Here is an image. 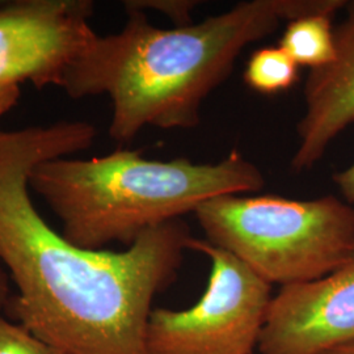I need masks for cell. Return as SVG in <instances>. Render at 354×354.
Instances as JSON below:
<instances>
[{
  "mask_svg": "<svg viewBox=\"0 0 354 354\" xmlns=\"http://www.w3.org/2000/svg\"><path fill=\"white\" fill-rule=\"evenodd\" d=\"M95 138L84 121L0 129V263L16 286L3 311L62 354H150L152 301L176 279L188 226L150 228L122 252L84 250L57 234L29 196L36 165Z\"/></svg>",
  "mask_w": 354,
  "mask_h": 354,
  "instance_id": "obj_1",
  "label": "cell"
},
{
  "mask_svg": "<svg viewBox=\"0 0 354 354\" xmlns=\"http://www.w3.org/2000/svg\"><path fill=\"white\" fill-rule=\"evenodd\" d=\"M340 10L339 0H251L172 29L127 10L122 30L97 35L59 87L73 99L108 95L109 134L120 143L145 127L190 129L200 124L203 100L231 74L247 45L276 32L282 20L333 17Z\"/></svg>",
  "mask_w": 354,
  "mask_h": 354,
  "instance_id": "obj_2",
  "label": "cell"
},
{
  "mask_svg": "<svg viewBox=\"0 0 354 354\" xmlns=\"http://www.w3.org/2000/svg\"><path fill=\"white\" fill-rule=\"evenodd\" d=\"M28 184L61 221L66 241L99 251L114 241L130 247L145 231L194 213L215 197L259 192L266 178L236 151L218 163H193L117 150L42 162Z\"/></svg>",
  "mask_w": 354,
  "mask_h": 354,
  "instance_id": "obj_3",
  "label": "cell"
},
{
  "mask_svg": "<svg viewBox=\"0 0 354 354\" xmlns=\"http://www.w3.org/2000/svg\"><path fill=\"white\" fill-rule=\"evenodd\" d=\"M194 215L209 243L270 285L323 279L354 256V209L335 196L226 194L201 203Z\"/></svg>",
  "mask_w": 354,
  "mask_h": 354,
  "instance_id": "obj_4",
  "label": "cell"
},
{
  "mask_svg": "<svg viewBox=\"0 0 354 354\" xmlns=\"http://www.w3.org/2000/svg\"><path fill=\"white\" fill-rule=\"evenodd\" d=\"M188 250L210 260L201 299L188 310L155 308L146 342L150 354H252L272 301L270 283L241 260L190 236Z\"/></svg>",
  "mask_w": 354,
  "mask_h": 354,
  "instance_id": "obj_5",
  "label": "cell"
},
{
  "mask_svg": "<svg viewBox=\"0 0 354 354\" xmlns=\"http://www.w3.org/2000/svg\"><path fill=\"white\" fill-rule=\"evenodd\" d=\"M88 0H20L0 7V84L59 87L97 36Z\"/></svg>",
  "mask_w": 354,
  "mask_h": 354,
  "instance_id": "obj_6",
  "label": "cell"
},
{
  "mask_svg": "<svg viewBox=\"0 0 354 354\" xmlns=\"http://www.w3.org/2000/svg\"><path fill=\"white\" fill-rule=\"evenodd\" d=\"M354 342V256L323 279L283 286L272 298L261 354H323Z\"/></svg>",
  "mask_w": 354,
  "mask_h": 354,
  "instance_id": "obj_7",
  "label": "cell"
},
{
  "mask_svg": "<svg viewBox=\"0 0 354 354\" xmlns=\"http://www.w3.org/2000/svg\"><path fill=\"white\" fill-rule=\"evenodd\" d=\"M346 8L348 16L335 29V61L310 70L304 84L306 111L291 160L298 172L317 165L333 140L354 124V3Z\"/></svg>",
  "mask_w": 354,
  "mask_h": 354,
  "instance_id": "obj_8",
  "label": "cell"
},
{
  "mask_svg": "<svg viewBox=\"0 0 354 354\" xmlns=\"http://www.w3.org/2000/svg\"><path fill=\"white\" fill-rule=\"evenodd\" d=\"M332 19L327 15H311L289 21L279 39V48L299 67L314 70L328 66L336 58Z\"/></svg>",
  "mask_w": 354,
  "mask_h": 354,
  "instance_id": "obj_9",
  "label": "cell"
},
{
  "mask_svg": "<svg viewBox=\"0 0 354 354\" xmlns=\"http://www.w3.org/2000/svg\"><path fill=\"white\" fill-rule=\"evenodd\" d=\"M299 77V66L281 48L268 46L254 51L244 71V82L263 95L291 88Z\"/></svg>",
  "mask_w": 354,
  "mask_h": 354,
  "instance_id": "obj_10",
  "label": "cell"
},
{
  "mask_svg": "<svg viewBox=\"0 0 354 354\" xmlns=\"http://www.w3.org/2000/svg\"><path fill=\"white\" fill-rule=\"evenodd\" d=\"M0 354H62L23 326L0 315Z\"/></svg>",
  "mask_w": 354,
  "mask_h": 354,
  "instance_id": "obj_11",
  "label": "cell"
},
{
  "mask_svg": "<svg viewBox=\"0 0 354 354\" xmlns=\"http://www.w3.org/2000/svg\"><path fill=\"white\" fill-rule=\"evenodd\" d=\"M197 4L198 1L193 0H130L125 1V8L142 12L155 10L165 13L177 26H184L192 24V12Z\"/></svg>",
  "mask_w": 354,
  "mask_h": 354,
  "instance_id": "obj_12",
  "label": "cell"
},
{
  "mask_svg": "<svg viewBox=\"0 0 354 354\" xmlns=\"http://www.w3.org/2000/svg\"><path fill=\"white\" fill-rule=\"evenodd\" d=\"M333 181L342 193V200L354 209V160L345 169L336 172Z\"/></svg>",
  "mask_w": 354,
  "mask_h": 354,
  "instance_id": "obj_13",
  "label": "cell"
},
{
  "mask_svg": "<svg viewBox=\"0 0 354 354\" xmlns=\"http://www.w3.org/2000/svg\"><path fill=\"white\" fill-rule=\"evenodd\" d=\"M20 87L19 86H3L0 84V115L7 113L19 102Z\"/></svg>",
  "mask_w": 354,
  "mask_h": 354,
  "instance_id": "obj_14",
  "label": "cell"
},
{
  "mask_svg": "<svg viewBox=\"0 0 354 354\" xmlns=\"http://www.w3.org/2000/svg\"><path fill=\"white\" fill-rule=\"evenodd\" d=\"M10 276L6 270V268L0 263V311L4 310L7 301L11 297V289H10Z\"/></svg>",
  "mask_w": 354,
  "mask_h": 354,
  "instance_id": "obj_15",
  "label": "cell"
},
{
  "mask_svg": "<svg viewBox=\"0 0 354 354\" xmlns=\"http://www.w3.org/2000/svg\"><path fill=\"white\" fill-rule=\"evenodd\" d=\"M323 354H354V342L337 346L335 349H330L328 352Z\"/></svg>",
  "mask_w": 354,
  "mask_h": 354,
  "instance_id": "obj_16",
  "label": "cell"
}]
</instances>
